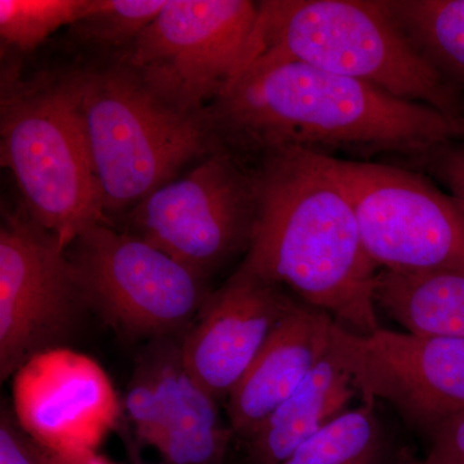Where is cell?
Instances as JSON below:
<instances>
[{
	"mask_svg": "<svg viewBox=\"0 0 464 464\" xmlns=\"http://www.w3.org/2000/svg\"><path fill=\"white\" fill-rule=\"evenodd\" d=\"M222 149L261 159L283 150L415 159L464 139V119L298 61L257 57L207 108Z\"/></svg>",
	"mask_w": 464,
	"mask_h": 464,
	"instance_id": "cell-1",
	"label": "cell"
},
{
	"mask_svg": "<svg viewBox=\"0 0 464 464\" xmlns=\"http://www.w3.org/2000/svg\"><path fill=\"white\" fill-rule=\"evenodd\" d=\"M257 216L239 267L292 289L304 304L359 335L380 329L369 257L347 195L314 152L283 150L258 159Z\"/></svg>",
	"mask_w": 464,
	"mask_h": 464,
	"instance_id": "cell-2",
	"label": "cell"
},
{
	"mask_svg": "<svg viewBox=\"0 0 464 464\" xmlns=\"http://www.w3.org/2000/svg\"><path fill=\"white\" fill-rule=\"evenodd\" d=\"M67 74L105 215L130 212L186 164L222 149L207 110L174 108L121 60Z\"/></svg>",
	"mask_w": 464,
	"mask_h": 464,
	"instance_id": "cell-3",
	"label": "cell"
},
{
	"mask_svg": "<svg viewBox=\"0 0 464 464\" xmlns=\"http://www.w3.org/2000/svg\"><path fill=\"white\" fill-rule=\"evenodd\" d=\"M257 57L298 61L464 119V96L415 50L382 0H266Z\"/></svg>",
	"mask_w": 464,
	"mask_h": 464,
	"instance_id": "cell-4",
	"label": "cell"
},
{
	"mask_svg": "<svg viewBox=\"0 0 464 464\" xmlns=\"http://www.w3.org/2000/svg\"><path fill=\"white\" fill-rule=\"evenodd\" d=\"M2 81L0 154L35 224L67 248L87 228L105 224L69 74Z\"/></svg>",
	"mask_w": 464,
	"mask_h": 464,
	"instance_id": "cell-5",
	"label": "cell"
},
{
	"mask_svg": "<svg viewBox=\"0 0 464 464\" xmlns=\"http://www.w3.org/2000/svg\"><path fill=\"white\" fill-rule=\"evenodd\" d=\"M66 253L92 310L124 337H182L210 295L197 271L106 224L82 232Z\"/></svg>",
	"mask_w": 464,
	"mask_h": 464,
	"instance_id": "cell-6",
	"label": "cell"
},
{
	"mask_svg": "<svg viewBox=\"0 0 464 464\" xmlns=\"http://www.w3.org/2000/svg\"><path fill=\"white\" fill-rule=\"evenodd\" d=\"M258 3L168 0L121 58L158 96L201 114L253 61Z\"/></svg>",
	"mask_w": 464,
	"mask_h": 464,
	"instance_id": "cell-7",
	"label": "cell"
},
{
	"mask_svg": "<svg viewBox=\"0 0 464 464\" xmlns=\"http://www.w3.org/2000/svg\"><path fill=\"white\" fill-rule=\"evenodd\" d=\"M315 155L347 195L381 270H464V221L449 195L404 168Z\"/></svg>",
	"mask_w": 464,
	"mask_h": 464,
	"instance_id": "cell-8",
	"label": "cell"
},
{
	"mask_svg": "<svg viewBox=\"0 0 464 464\" xmlns=\"http://www.w3.org/2000/svg\"><path fill=\"white\" fill-rule=\"evenodd\" d=\"M257 216L255 174L219 149L125 213L127 228L203 277L248 250Z\"/></svg>",
	"mask_w": 464,
	"mask_h": 464,
	"instance_id": "cell-9",
	"label": "cell"
},
{
	"mask_svg": "<svg viewBox=\"0 0 464 464\" xmlns=\"http://www.w3.org/2000/svg\"><path fill=\"white\" fill-rule=\"evenodd\" d=\"M60 241L27 213L3 212L0 226V377L65 343L91 311Z\"/></svg>",
	"mask_w": 464,
	"mask_h": 464,
	"instance_id": "cell-10",
	"label": "cell"
},
{
	"mask_svg": "<svg viewBox=\"0 0 464 464\" xmlns=\"http://www.w3.org/2000/svg\"><path fill=\"white\" fill-rule=\"evenodd\" d=\"M12 393L24 431L54 454L97 451L123 411L105 371L66 347L44 351L21 366Z\"/></svg>",
	"mask_w": 464,
	"mask_h": 464,
	"instance_id": "cell-11",
	"label": "cell"
},
{
	"mask_svg": "<svg viewBox=\"0 0 464 464\" xmlns=\"http://www.w3.org/2000/svg\"><path fill=\"white\" fill-rule=\"evenodd\" d=\"M346 343L357 392L389 402L414 426L431 431L464 413V340L378 329Z\"/></svg>",
	"mask_w": 464,
	"mask_h": 464,
	"instance_id": "cell-12",
	"label": "cell"
},
{
	"mask_svg": "<svg viewBox=\"0 0 464 464\" xmlns=\"http://www.w3.org/2000/svg\"><path fill=\"white\" fill-rule=\"evenodd\" d=\"M293 304L282 286L237 268L182 335L188 373L217 401L227 399Z\"/></svg>",
	"mask_w": 464,
	"mask_h": 464,
	"instance_id": "cell-13",
	"label": "cell"
},
{
	"mask_svg": "<svg viewBox=\"0 0 464 464\" xmlns=\"http://www.w3.org/2000/svg\"><path fill=\"white\" fill-rule=\"evenodd\" d=\"M335 325L328 314L293 304L227 398L235 438H252L298 389L331 346Z\"/></svg>",
	"mask_w": 464,
	"mask_h": 464,
	"instance_id": "cell-14",
	"label": "cell"
},
{
	"mask_svg": "<svg viewBox=\"0 0 464 464\" xmlns=\"http://www.w3.org/2000/svg\"><path fill=\"white\" fill-rule=\"evenodd\" d=\"M181 338L151 341L142 355L160 400L158 431L148 450L158 464H224L234 432L222 423L218 401L183 364Z\"/></svg>",
	"mask_w": 464,
	"mask_h": 464,
	"instance_id": "cell-15",
	"label": "cell"
},
{
	"mask_svg": "<svg viewBox=\"0 0 464 464\" xmlns=\"http://www.w3.org/2000/svg\"><path fill=\"white\" fill-rule=\"evenodd\" d=\"M337 324L331 346L297 390L244 441L248 464H283L307 440L348 411L356 395L355 375Z\"/></svg>",
	"mask_w": 464,
	"mask_h": 464,
	"instance_id": "cell-16",
	"label": "cell"
},
{
	"mask_svg": "<svg viewBox=\"0 0 464 464\" xmlns=\"http://www.w3.org/2000/svg\"><path fill=\"white\" fill-rule=\"evenodd\" d=\"M375 304L411 334L464 340V270H380Z\"/></svg>",
	"mask_w": 464,
	"mask_h": 464,
	"instance_id": "cell-17",
	"label": "cell"
},
{
	"mask_svg": "<svg viewBox=\"0 0 464 464\" xmlns=\"http://www.w3.org/2000/svg\"><path fill=\"white\" fill-rule=\"evenodd\" d=\"M415 50L464 96V0H382Z\"/></svg>",
	"mask_w": 464,
	"mask_h": 464,
	"instance_id": "cell-18",
	"label": "cell"
},
{
	"mask_svg": "<svg viewBox=\"0 0 464 464\" xmlns=\"http://www.w3.org/2000/svg\"><path fill=\"white\" fill-rule=\"evenodd\" d=\"M373 402L348 409L283 464H392L386 430Z\"/></svg>",
	"mask_w": 464,
	"mask_h": 464,
	"instance_id": "cell-19",
	"label": "cell"
},
{
	"mask_svg": "<svg viewBox=\"0 0 464 464\" xmlns=\"http://www.w3.org/2000/svg\"><path fill=\"white\" fill-rule=\"evenodd\" d=\"M91 0H0L2 41L21 52L35 50L51 34L72 26Z\"/></svg>",
	"mask_w": 464,
	"mask_h": 464,
	"instance_id": "cell-20",
	"label": "cell"
},
{
	"mask_svg": "<svg viewBox=\"0 0 464 464\" xmlns=\"http://www.w3.org/2000/svg\"><path fill=\"white\" fill-rule=\"evenodd\" d=\"M168 0H91L72 26L76 38L97 47L132 45L166 7Z\"/></svg>",
	"mask_w": 464,
	"mask_h": 464,
	"instance_id": "cell-21",
	"label": "cell"
},
{
	"mask_svg": "<svg viewBox=\"0 0 464 464\" xmlns=\"http://www.w3.org/2000/svg\"><path fill=\"white\" fill-rule=\"evenodd\" d=\"M411 160L422 164L424 169L431 172L448 188L449 197L464 221V139L445 143Z\"/></svg>",
	"mask_w": 464,
	"mask_h": 464,
	"instance_id": "cell-22",
	"label": "cell"
},
{
	"mask_svg": "<svg viewBox=\"0 0 464 464\" xmlns=\"http://www.w3.org/2000/svg\"><path fill=\"white\" fill-rule=\"evenodd\" d=\"M430 433L432 448L423 464H464V413L442 420Z\"/></svg>",
	"mask_w": 464,
	"mask_h": 464,
	"instance_id": "cell-23",
	"label": "cell"
},
{
	"mask_svg": "<svg viewBox=\"0 0 464 464\" xmlns=\"http://www.w3.org/2000/svg\"><path fill=\"white\" fill-rule=\"evenodd\" d=\"M0 464H48L44 451L25 433L12 430L0 438Z\"/></svg>",
	"mask_w": 464,
	"mask_h": 464,
	"instance_id": "cell-24",
	"label": "cell"
},
{
	"mask_svg": "<svg viewBox=\"0 0 464 464\" xmlns=\"http://www.w3.org/2000/svg\"><path fill=\"white\" fill-rule=\"evenodd\" d=\"M48 464H115L108 458L100 456L99 451L76 454H54L44 450Z\"/></svg>",
	"mask_w": 464,
	"mask_h": 464,
	"instance_id": "cell-25",
	"label": "cell"
}]
</instances>
